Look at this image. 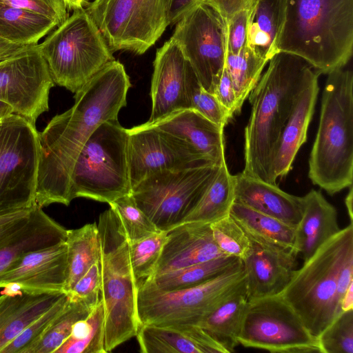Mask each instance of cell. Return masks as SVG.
Returning a JSON list of instances; mask_svg holds the SVG:
<instances>
[{"mask_svg": "<svg viewBox=\"0 0 353 353\" xmlns=\"http://www.w3.org/2000/svg\"><path fill=\"white\" fill-rule=\"evenodd\" d=\"M130 81L125 68L113 60L74 94V103L55 115L41 132L35 204L68 205L70 177L78 155L94 130L103 122L118 119L126 105Z\"/></svg>", "mask_w": 353, "mask_h": 353, "instance_id": "6da1fadb", "label": "cell"}, {"mask_svg": "<svg viewBox=\"0 0 353 353\" xmlns=\"http://www.w3.org/2000/svg\"><path fill=\"white\" fill-rule=\"evenodd\" d=\"M249 94L243 174L277 185L272 173L276 144L296 100L314 70L301 57L279 52Z\"/></svg>", "mask_w": 353, "mask_h": 353, "instance_id": "7a4b0ae2", "label": "cell"}, {"mask_svg": "<svg viewBox=\"0 0 353 353\" xmlns=\"http://www.w3.org/2000/svg\"><path fill=\"white\" fill-rule=\"evenodd\" d=\"M353 50V0H286L278 52L299 56L319 74L343 68Z\"/></svg>", "mask_w": 353, "mask_h": 353, "instance_id": "3957f363", "label": "cell"}, {"mask_svg": "<svg viewBox=\"0 0 353 353\" xmlns=\"http://www.w3.org/2000/svg\"><path fill=\"white\" fill-rule=\"evenodd\" d=\"M313 184L334 195L353 181V74L339 68L327 74L316 136L309 159Z\"/></svg>", "mask_w": 353, "mask_h": 353, "instance_id": "277c9868", "label": "cell"}, {"mask_svg": "<svg viewBox=\"0 0 353 353\" xmlns=\"http://www.w3.org/2000/svg\"><path fill=\"white\" fill-rule=\"evenodd\" d=\"M353 261V223L323 243L298 270L280 295L317 337L342 312L339 279Z\"/></svg>", "mask_w": 353, "mask_h": 353, "instance_id": "5b68a950", "label": "cell"}, {"mask_svg": "<svg viewBox=\"0 0 353 353\" xmlns=\"http://www.w3.org/2000/svg\"><path fill=\"white\" fill-rule=\"evenodd\" d=\"M101 299L105 315L104 349L111 352L136 336L137 285L129 256L128 241L111 208L99 216Z\"/></svg>", "mask_w": 353, "mask_h": 353, "instance_id": "8992f818", "label": "cell"}, {"mask_svg": "<svg viewBox=\"0 0 353 353\" xmlns=\"http://www.w3.org/2000/svg\"><path fill=\"white\" fill-rule=\"evenodd\" d=\"M37 46L54 84L74 94L114 60L100 30L84 8L74 10Z\"/></svg>", "mask_w": 353, "mask_h": 353, "instance_id": "52a82bcc", "label": "cell"}, {"mask_svg": "<svg viewBox=\"0 0 353 353\" xmlns=\"http://www.w3.org/2000/svg\"><path fill=\"white\" fill-rule=\"evenodd\" d=\"M127 128L118 119L102 123L87 141L74 163L70 196L110 203L130 194Z\"/></svg>", "mask_w": 353, "mask_h": 353, "instance_id": "ba28073f", "label": "cell"}, {"mask_svg": "<svg viewBox=\"0 0 353 353\" xmlns=\"http://www.w3.org/2000/svg\"><path fill=\"white\" fill-rule=\"evenodd\" d=\"M244 278L241 263L206 282L179 290L162 291L144 282L137 290L139 325H197L242 286Z\"/></svg>", "mask_w": 353, "mask_h": 353, "instance_id": "9c48e42d", "label": "cell"}, {"mask_svg": "<svg viewBox=\"0 0 353 353\" xmlns=\"http://www.w3.org/2000/svg\"><path fill=\"white\" fill-rule=\"evenodd\" d=\"M221 165L206 163L155 172L134 186L130 195L160 231L168 232L183 223Z\"/></svg>", "mask_w": 353, "mask_h": 353, "instance_id": "30bf717a", "label": "cell"}, {"mask_svg": "<svg viewBox=\"0 0 353 353\" xmlns=\"http://www.w3.org/2000/svg\"><path fill=\"white\" fill-rule=\"evenodd\" d=\"M40 158L35 125L12 113L0 121V216L35 204Z\"/></svg>", "mask_w": 353, "mask_h": 353, "instance_id": "8fae6325", "label": "cell"}, {"mask_svg": "<svg viewBox=\"0 0 353 353\" xmlns=\"http://www.w3.org/2000/svg\"><path fill=\"white\" fill-rule=\"evenodd\" d=\"M170 0H94L85 8L114 52L145 53L169 25Z\"/></svg>", "mask_w": 353, "mask_h": 353, "instance_id": "7c38bea8", "label": "cell"}, {"mask_svg": "<svg viewBox=\"0 0 353 353\" xmlns=\"http://www.w3.org/2000/svg\"><path fill=\"white\" fill-rule=\"evenodd\" d=\"M238 341L271 352L320 353L317 337L280 294L248 301Z\"/></svg>", "mask_w": 353, "mask_h": 353, "instance_id": "4fadbf2b", "label": "cell"}, {"mask_svg": "<svg viewBox=\"0 0 353 353\" xmlns=\"http://www.w3.org/2000/svg\"><path fill=\"white\" fill-rule=\"evenodd\" d=\"M175 25L171 39L180 48L201 86L213 94L225 68V21L212 8L199 3Z\"/></svg>", "mask_w": 353, "mask_h": 353, "instance_id": "5bb4252c", "label": "cell"}, {"mask_svg": "<svg viewBox=\"0 0 353 353\" xmlns=\"http://www.w3.org/2000/svg\"><path fill=\"white\" fill-rule=\"evenodd\" d=\"M54 85L37 44L0 61V101L34 125L49 110V94Z\"/></svg>", "mask_w": 353, "mask_h": 353, "instance_id": "9a60e30c", "label": "cell"}, {"mask_svg": "<svg viewBox=\"0 0 353 353\" xmlns=\"http://www.w3.org/2000/svg\"><path fill=\"white\" fill-rule=\"evenodd\" d=\"M128 130L131 188L159 171L214 163L193 154L147 122Z\"/></svg>", "mask_w": 353, "mask_h": 353, "instance_id": "2e32d148", "label": "cell"}, {"mask_svg": "<svg viewBox=\"0 0 353 353\" xmlns=\"http://www.w3.org/2000/svg\"><path fill=\"white\" fill-rule=\"evenodd\" d=\"M68 275L65 241L27 253L0 272L4 292H64Z\"/></svg>", "mask_w": 353, "mask_h": 353, "instance_id": "e0dca14e", "label": "cell"}, {"mask_svg": "<svg viewBox=\"0 0 353 353\" xmlns=\"http://www.w3.org/2000/svg\"><path fill=\"white\" fill-rule=\"evenodd\" d=\"M67 230L36 205L26 215L0 226V272L28 252L65 241Z\"/></svg>", "mask_w": 353, "mask_h": 353, "instance_id": "ac0fdd59", "label": "cell"}, {"mask_svg": "<svg viewBox=\"0 0 353 353\" xmlns=\"http://www.w3.org/2000/svg\"><path fill=\"white\" fill-rule=\"evenodd\" d=\"M153 65L150 88L152 111L147 121L150 123L174 112L189 109L185 90L189 63L171 38L157 50Z\"/></svg>", "mask_w": 353, "mask_h": 353, "instance_id": "d6986e66", "label": "cell"}, {"mask_svg": "<svg viewBox=\"0 0 353 353\" xmlns=\"http://www.w3.org/2000/svg\"><path fill=\"white\" fill-rule=\"evenodd\" d=\"M250 241V250L241 259L248 301L280 294L295 270L296 256L291 250Z\"/></svg>", "mask_w": 353, "mask_h": 353, "instance_id": "ffe728a7", "label": "cell"}, {"mask_svg": "<svg viewBox=\"0 0 353 353\" xmlns=\"http://www.w3.org/2000/svg\"><path fill=\"white\" fill-rule=\"evenodd\" d=\"M150 124L207 161H225L224 128L193 110H182Z\"/></svg>", "mask_w": 353, "mask_h": 353, "instance_id": "44dd1931", "label": "cell"}, {"mask_svg": "<svg viewBox=\"0 0 353 353\" xmlns=\"http://www.w3.org/2000/svg\"><path fill=\"white\" fill-rule=\"evenodd\" d=\"M223 256L214 241L210 223H183L167 232L151 277Z\"/></svg>", "mask_w": 353, "mask_h": 353, "instance_id": "7402d4cb", "label": "cell"}, {"mask_svg": "<svg viewBox=\"0 0 353 353\" xmlns=\"http://www.w3.org/2000/svg\"><path fill=\"white\" fill-rule=\"evenodd\" d=\"M319 74L316 70L310 73L282 130L272 165V176L276 182L278 178H282L290 171L299 148L306 141L319 90Z\"/></svg>", "mask_w": 353, "mask_h": 353, "instance_id": "603a6c76", "label": "cell"}, {"mask_svg": "<svg viewBox=\"0 0 353 353\" xmlns=\"http://www.w3.org/2000/svg\"><path fill=\"white\" fill-rule=\"evenodd\" d=\"M234 202L296 227L303 209V197L288 194L277 185L244 174L233 175Z\"/></svg>", "mask_w": 353, "mask_h": 353, "instance_id": "cb8c5ba5", "label": "cell"}, {"mask_svg": "<svg viewBox=\"0 0 353 353\" xmlns=\"http://www.w3.org/2000/svg\"><path fill=\"white\" fill-rule=\"evenodd\" d=\"M142 353H228L198 325H139Z\"/></svg>", "mask_w": 353, "mask_h": 353, "instance_id": "d4e9b609", "label": "cell"}, {"mask_svg": "<svg viewBox=\"0 0 353 353\" xmlns=\"http://www.w3.org/2000/svg\"><path fill=\"white\" fill-rule=\"evenodd\" d=\"M303 197V213L291 251L296 256L301 254L304 262L341 228L336 208L321 192L312 190Z\"/></svg>", "mask_w": 353, "mask_h": 353, "instance_id": "484cf974", "label": "cell"}, {"mask_svg": "<svg viewBox=\"0 0 353 353\" xmlns=\"http://www.w3.org/2000/svg\"><path fill=\"white\" fill-rule=\"evenodd\" d=\"M64 294L2 291L0 295V353Z\"/></svg>", "mask_w": 353, "mask_h": 353, "instance_id": "4316f807", "label": "cell"}, {"mask_svg": "<svg viewBox=\"0 0 353 353\" xmlns=\"http://www.w3.org/2000/svg\"><path fill=\"white\" fill-rule=\"evenodd\" d=\"M286 0H252L248 9L247 46L267 62L278 52Z\"/></svg>", "mask_w": 353, "mask_h": 353, "instance_id": "83f0119b", "label": "cell"}, {"mask_svg": "<svg viewBox=\"0 0 353 353\" xmlns=\"http://www.w3.org/2000/svg\"><path fill=\"white\" fill-rule=\"evenodd\" d=\"M248 305L244 284L197 324L228 353L239 345V335Z\"/></svg>", "mask_w": 353, "mask_h": 353, "instance_id": "f1b7e54d", "label": "cell"}, {"mask_svg": "<svg viewBox=\"0 0 353 353\" xmlns=\"http://www.w3.org/2000/svg\"><path fill=\"white\" fill-rule=\"evenodd\" d=\"M230 214L250 239L283 249H292L296 227L236 202L232 204Z\"/></svg>", "mask_w": 353, "mask_h": 353, "instance_id": "f546056e", "label": "cell"}, {"mask_svg": "<svg viewBox=\"0 0 353 353\" xmlns=\"http://www.w3.org/2000/svg\"><path fill=\"white\" fill-rule=\"evenodd\" d=\"M65 243L68 275L63 290L67 294L90 268L100 261L101 243L97 223L68 230Z\"/></svg>", "mask_w": 353, "mask_h": 353, "instance_id": "4dcf8cb0", "label": "cell"}, {"mask_svg": "<svg viewBox=\"0 0 353 353\" xmlns=\"http://www.w3.org/2000/svg\"><path fill=\"white\" fill-rule=\"evenodd\" d=\"M57 23L52 19L27 10L0 3V37L12 43L37 45Z\"/></svg>", "mask_w": 353, "mask_h": 353, "instance_id": "1f68e13d", "label": "cell"}, {"mask_svg": "<svg viewBox=\"0 0 353 353\" xmlns=\"http://www.w3.org/2000/svg\"><path fill=\"white\" fill-rule=\"evenodd\" d=\"M241 259L223 256L154 276L145 282L162 291L179 290L206 282L241 264ZM144 283V282H143Z\"/></svg>", "mask_w": 353, "mask_h": 353, "instance_id": "d6a6232c", "label": "cell"}, {"mask_svg": "<svg viewBox=\"0 0 353 353\" xmlns=\"http://www.w3.org/2000/svg\"><path fill=\"white\" fill-rule=\"evenodd\" d=\"M234 202V179L226 162L221 163L214 179L183 223H212L230 214Z\"/></svg>", "mask_w": 353, "mask_h": 353, "instance_id": "836d02e7", "label": "cell"}, {"mask_svg": "<svg viewBox=\"0 0 353 353\" xmlns=\"http://www.w3.org/2000/svg\"><path fill=\"white\" fill-rule=\"evenodd\" d=\"M105 315L101 300L84 319L77 321L70 335L54 353H105Z\"/></svg>", "mask_w": 353, "mask_h": 353, "instance_id": "e575fe53", "label": "cell"}, {"mask_svg": "<svg viewBox=\"0 0 353 353\" xmlns=\"http://www.w3.org/2000/svg\"><path fill=\"white\" fill-rule=\"evenodd\" d=\"M268 63L248 46L235 54L227 52L225 68L232 81L240 110Z\"/></svg>", "mask_w": 353, "mask_h": 353, "instance_id": "d590c367", "label": "cell"}, {"mask_svg": "<svg viewBox=\"0 0 353 353\" xmlns=\"http://www.w3.org/2000/svg\"><path fill=\"white\" fill-rule=\"evenodd\" d=\"M166 238L167 232L160 231L128 242L130 265L137 288L153 275Z\"/></svg>", "mask_w": 353, "mask_h": 353, "instance_id": "8d00e7d4", "label": "cell"}, {"mask_svg": "<svg viewBox=\"0 0 353 353\" xmlns=\"http://www.w3.org/2000/svg\"><path fill=\"white\" fill-rule=\"evenodd\" d=\"M90 311L82 303L70 299L66 308L27 353H54L70 335L74 324L86 318Z\"/></svg>", "mask_w": 353, "mask_h": 353, "instance_id": "74e56055", "label": "cell"}, {"mask_svg": "<svg viewBox=\"0 0 353 353\" xmlns=\"http://www.w3.org/2000/svg\"><path fill=\"white\" fill-rule=\"evenodd\" d=\"M185 90L189 109L224 128L231 117L215 96L201 86L190 63L186 72Z\"/></svg>", "mask_w": 353, "mask_h": 353, "instance_id": "f35d334b", "label": "cell"}, {"mask_svg": "<svg viewBox=\"0 0 353 353\" xmlns=\"http://www.w3.org/2000/svg\"><path fill=\"white\" fill-rule=\"evenodd\" d=\"M124 230L128 242H132L155 234L160 230L137 206L130 194L109 203Z\"/></svg>", "mask_w": 353, "mask_h": 353, "instance_id": "ab89813d", "label": "cell"}, {"mask_svg": "<svg viewBox=\"0 0 353 353\" xmlns=\"http://www.w3.org/2000/svg\"><path fill=\"white\" fill-rule=\"evenodd\" d=\"M210 228L214 241L224 255L243 259L250 250V239L230 214L210 223Z\"/></svg>", "mask_w": 353, "mask_h": 353, "instance_id": "60d3db41", "label": "cell"}, {"mask_svg": "<svg viewBox=\"0 0 353 353\" xmlns=\"http://www.w3.org/2000/svg\"><path fill=\"white\" fill-rule=\"evenodd\" d=\"M69 302L70 298L65 293L50 309L21 332L1 353H27L63 312Z\"/></svg>", "mask_w": 353, "mask_h": 353, "instance_id": "b9f144b4", "label": "cell"}, {"mask_svg": "<svg viewBox=\"0 0 353 353\" xmlns=\"http://www.w3.org/2000/svg\"><path fill=\"white\" fill-rule=\"evenodd\" d=\"M317 339L320 353H353V310L340 313Z\"/></svg>", "mask_w": 353, "mask_h": 353, "instance_id": "7bdbcfd3", "label": "cell"}, {"mask_svg": "<svg viewBox=\"0 0 353 353\" xmlns=\"http://www.w3.org/2000/svg\"><path fill=\"white\" fill-rule=\"evenodd\" d=\"M100 261L94 263L67 293L70 301L81 302L90 310L101 300Z\"/></svg>", "mask_w": 353, "mask_h": 353, "instance_id": "ee69618b", "label": "cell"}, {"mask_svg": "<svg viewBox=\"0 0 353 353\" xmlns=\"http://www.w3.org/2000/svg\"><path fill=\"white\" fill-rule=\"evenodd\" d=\"M0 3L27 10L54 20L59 26L68 17L64 0H0Z\"/></svg>", "mask_w": 353, "mask_h": 353, "instance_id": "f6af8a7d", "label": "cell"}, {"mask_svg": "<svg viewBox=\"0 0 353 353\" xmlns=\"http://www.w3.org/2000/svg\"><path fill=\"white\" fill-rule=\"evenodd\" d=\"M248 9L236 13L226 23L227 52L235 54L247 46Z\"/></svg>", "mask_w": 353, "mask_h": 353, "instance_id": "bcb514c9", "label": "cell"}, {"mask_svg": "<svg viewBox=\"0 0 353 353\" xmlns=\"http://www.w3.org/2000/svg\"><path fill=\"white\" fill-rule=\"evenodd\" d=\"M213 94L231 118L234 113L241 110L238 105L232 81L225 68H224L222 75L214 90Z\"/></svg>", "mask_w": 353, "mask_h": 353, "instance_id": "7dc6e473", "label": "cell"}, {"mask_svg": "<svg viewBox=\"0 0 353 353\" xmlns=\"http://www.w3.org/2000/svg\"><path fill=\"white\" fill-rule=\"evenodd\" d=\"M252 0H201L216 10L219 15L228 22L236 13L250 8Z\"/></svg>", "mask_w": 353, "mask_h": 353, "instance_id": "c3c4849f", "label": "cell"}, {"mask_svg": "<svg viewBox=\"0 0 353 353\" xmlns=\"http://www.w3.org/2000/svg\"><path fill=\"white\" fill-rule=\"evenodd\" d=\"M201 0H170L169 25H174Z\"/></svg>", "mask_w": 353, "mask_h": 353, "instance_id": "681fc988", "label": "cell"}, {"mask_svg": "<svg viewBox=\"0 0 353 353\" xmlns=\"http://www.w3.org/2000/svg\"><path fill=\"white\" fill-rule=\"evenodd\" d=\"M28 47L12 43L0 37V61L18 54Z\"/></svg>", "mask_w": 353, "mask_h": 353, "instance_id": "f907efd6", "label": "cell"}, {"mask_svg": "<svg viewBox=\"0 0 353 353\" xmlns=\"http://www.w3.org/2000/svg\"><path fill=\"white\" fill-rule=\"evenodd\" d=\"M341 308L342 312L353 310V283L349 286L343 294Z\"/></svg>", "mask_w": 353, "mask_h": 353, "instance_id": "816d5d0a", "label": "cell"}, {"mask_svg": "<svg viewBox=\"0 0 353 353\" xmlns=\"http://www.w3.org/2000/svg\"><path fill=\"white\" fill-rule=\"evenodd\" d=\"M31 208L3 216H0V226L26 215L30 212Z\"/></svg>", "mask_w": 353, "mask_h": 353, "instance_id": "f5cc1de1", "label": "cell"}, {"mask_svg": "<svg viewBox=\"0 0 353 353\" xmlns=\"http://www.w3.org/2000/svg\"><path fill=\"white\" fill-rule=\"evenodd\" d=\"M352 200H353V190L352 185L349 187V192L347 193L345 199V203L347 210V214L349 215L350 223H352L353 221V213H352Z\"/></svg>", "mask_w": 353, "mask_h": 353, "instance_id": "db71d44e", "label": "cell"}, {"mask_svg": "<svg viewBox=\"0 0 353 353\" xmlns=\"http://www.w3.org/2000/svg\"><path fill=\"white\" fill-rule=\"evenodd\" d=\"M66 3L67 7L70 10H78L83 8L85 6L84 0H64Z\"/></svg>", "mask_w": 353, "mask_h": 353, "instance_id": "11a10c76", "label": "cell"}, {"mask_svg": "<svg viewBox=\"0 0 353 353\" xmlns=\"http://www.w3.org/2000/svg\"><path fill=\"white\" fill-rule=\"evenodd\" d=\"M13 113L12 108L8 104L0 101V119Z\"/></svg>", "mask_w": 353, "mask_h": 353, "instance_id": "9f6ffc18", "label": "cell"}, {"mask_svg": "<svg viewBox=\"0 0 353 353\" xmlns=\"http://www.w3.org/2000/svg\"><path fill=\"white\" fill-rule=\"evenodd\" d=\"M89 1H90V0H84V1H85V4H86V5L89 3ZM86 5H85V6H86Z\"/></svg>", "mask_w": 353, "mask_h": 353, "instance_id": "6f0895ef", "label": "cell"}, {"mask_svg": "<svg viewBox=\"0 0 353 353\" xmlns=\"http://www.w3.org/2000/svg\"><path fill=\"white\" fill-rule=\"evenodd\" d=\"M3 119H0V121L2 120Z\"/></svg>", "mask_w": 353, "mask_h": 353, "instance_id": "680465c9", "label": "cell"}]
</instances>
